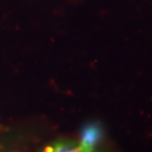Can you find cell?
Instances as JSON below:
<instances>
[{
    "mask_svg": "<svg viewBox=\"0 0 152 152\" xmlns=\"http://www.w3.org/2000/svg\"><path fill=\"white\" fill-rule=\"evenodd\" d=\"M44 152H85L79 142L70 140H59L48 145Z\"/></svg>",
    "mask_w": 152,
    "mask_h": 152,
    "instance_id": "obj_2",
    "label": "cell"
},
{
    "mask_svg": "<svg viewBox=\"0 0 152 152\" xmlns=\"http://www.w3.org/2000/svg\"><path fill=\"white\" fill-rule=\"evenodd\" d=\"M102 129L97 124H89L81 132L80 143L85 152H95L96 145L101 138Z\"/></svg>",
    "mask_w": 152,
    "mask_h": 152,
    "instance_id": "obj_1",
    "label": "cell"
}]
</instances>
